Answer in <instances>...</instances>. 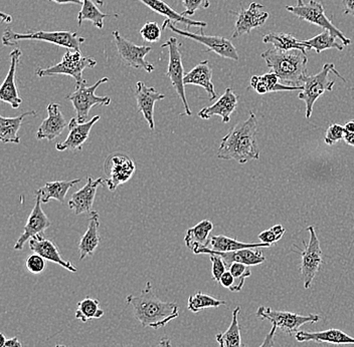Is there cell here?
<instances>
[{
  "label": "cell",
  "instance_id": "obj_1",
  "mask_svg": "<svg viewBox=\"0 0 354 347\" xmlns=\"http://www.w3.org/2000/svg\"><path fill=\"white\" fill-rule=\"evenodd\" d=\"M258 119L253 112L245 121H241L221 141L218 156L221 160H234L239 163H247L260 158L258 140Z\"/></svg>",
  "mask_w": 354,
  "mask_h": 347
},
{
  "label": "cell",
  "instance_id": "obj_2",
  "mask_svg": "<svg viewBox=\"0 0 354 347\" xmlns=\"http://www.w3.org/2000/svg\"><path fill=\"white\" fill-rule=\"evenodd\" d=\"M126 302L132 305L135 318L145 328L159 329L179 317L178 305L159 299L150 281L146 283L145 288L139 295H128Z\"/></svg>",
  "mask_w": 354,
  "mask_h": 347
},
{
  "label": "cell",
  "instance_id": "obj_3",
  "mask_svg": "<svg viewBox=\"0 0 354 347\" xmlns=\"http://www.w3.org/2000/svg\"><path fill=\"white\" fill-rule=\"evenodd\" d=\"M268 68L275 72L281 83L290 87H303L307 76L308 57L299 50L270 48L261 54Z\"/></svg>",
  "mask_w": 354,
  "mask_h": 347
},
{
  "label": "cell",
  "instance_id": "obj_4",
  "mask_svg": "<svg viewBox=\"0 0 354 347\" xmlns=\"http://www.w3.org/2000/svg\"><path fill=\"white\" fill-rule=\"evenodd\" d=\"M21 41H46L55 46L66 48V50H80L82 44L85 43V37H80L74 32H35L17 33L8 28L2 35L4 46H15Z\"/></svg>",
  "mask_w": 354,
  "mask_h": 347
},
{
  "label": "cell",
  "instance_id": "obj_5",
  "mask_svg": "<svg viewBox=\"0 0 354 347\" xmlns=\"http://www.w3.org/2000/svg\"><path fill=\"white\" fill-rule=\"evenodd\" d=\"M331 72H333L335 76L345 81V79H343L339 72L335 70V66L333 63H325L322 70L318 74L314 75V76H308L305 79L303 90L299 92L298 99L304 101L305 105H306V115H305V117L307 119L311 117L316 101L325 92H331L333 90L335 81L329 79V75Z\"/></svg>",
  "mask_w": 354,
  "mask_h": 347
},
{
  "label": "cell",
  "instance_id": "obj_6",
  "mask_svg": "<svg viewBox=\"0 0 354 347\" xmlns=\"http://www.w3.org/2000/svg\"><path fill=\"white\" fill-rule=\"evenodd\" d=\"M108 77H102L93 86H88L87 81L84 79L81 83H76V90L74 92L66 97L76 110V119L79 123H87L90 110L94 106H109L110 97L96 96L97 88L103 83H108Z\"/></svg>",
  "mask_w": 354,
  "mask_h": 347
},
{
  "label": "cell",
  "instance_id": "obj_7",
  "mask_svg": "<svg viewBox=\"0 0 354 347\" xmlns=\"http://www.w3.org/2000/svg\"><path fill=\"white\" fill-rule=\"evenodd\" d=\"M96 65V59L93 57H83L80 50H66L65 55L59 63L48 68H39L35 72V75L39 77L66 75V76L74 77L77 83L84 81V70L88 68H95Z\"/></svg>",
  "mask_w": 354,
  "mask_h": 347
},
{
  "label": "cell",
  "instance_id": "obj_8",
  "mask_svg": "<svg viewBox=\"0 0 354 347\" xmlns=\"http://www.w3.org/2000/svg\"><path fill=\"white\" fill-rule=\"evenodd\" d=\"M166 28L185 37V39H192L196 43L203 44L207 48V52H212L223 57V59H232L234 61H238L240 59L238 50L234 48L232 41L225 39V37H212V35L205 34L203 28H199V33H192L188 32V30H179L174 26V23L168 21L163 22L162 30H166Z\"/></svg>",
  "mask_w": 354,
  "mask_h": 347
},
{
  "label": "cell",
  "instance_id": "obj_9",
  "mask_svg": "<svg viewBox=\"0 0 354 347\" xmlns=\"http://www.w3.org/2000/svg\"><path fill=\"white\" fill-rule=\"evenodd\" d=\"M286 10L292 14L297 17L301 21L309 22V23L315 24L324 30H329L336 37L339 39L343 46H349L351 43V39L345 37L342 30H338L330 19L325 14L324 8L321 2L316 0H310L308 3L303 6H287Z\"/></svg>",
  "mask_w": 354,
  "mask_h": 347
},
{
  "label": "cell",
  "instance_id": "obj_10",
  "mask_svg": "<svg viewBox=\"0 0 354 347\" xmlns=\"http://www.w3.org/2000/svg\"><path fill=\"white\" fill-rule=\"evenodd\" d=\"M256 316L262 320H268L272 326L289 335L297 333L299 328L305 324H316L320 320V316L317 315H300L288 311L274 310L271 307L265 306L259 307Z\"/></svg>",
  "mask_w": 354,
  "mask_h": 347
},
{
  "label": "cell",
  "instance_id": "obj_11",
  "mask_svg": "<svg viewBox=\"0 0 354 347\" xmlns=\"http://www.w3.org/2000/svg\"><path fill=\"white\" fill-rule=\"evenodd\" d=\"M161 48H168V54H169V63H168L167 72L166 77H169L171 81L172 87L176 90L177 96L183 101V107H185V115L188 117L192 116V110H190L189 105L187 96H185V70H183V59H181V52L179 48L178 41L176 37H170L165 43L161 46Z\"/></svg>",
  "mask_w": 354,
  "mask_h": 347
},
{
  "label": "cell",
  "instance_id": "obj_12",
  "mask_svg": "<svg viewBox=\"0 0 354 347\" xmlns=\"http://www.w3.org/2000/svg\"><path fill=\"white\" fill-rule=\"evenodd\" d=\"M307 231L309 232V242L308 244L304 242L305 249L300 252L302 257L300 270L305 289L310 288L314 278L317 275L323 264L322 250H321L319 239L317 237L315 228L313 226H309Z\"/></svg>",
  "mask_w": 354,
  "mask_h": 347
},
{
  "label": "cell",
  "instance_id": "obj_13",
  "mask_svg": "<svg viewBox=\"0 0 354 347\" xmlns=\"http://www.w3.org/2000/svg\"><path fill=\"white\" fill-rule=\"evenodd\" d=\"M115 44H116L117 50H118L119 57L122 61L130 68L135 70H143L150 74L153 72L154 66L146 61V55L152 50L151 46H136L131 41L122 37L118 30L113 32Z\"/></svg>",
  "mask_w": 354,
  "mask_h": 347
},
{
  "label": "cell",
  "instance_id": "obj_14",
  "mask_svg": "<svg viewBox=\"0 0 354 347\" xmlns=\"http://www.w3.org/2000/svg\"><path fill=\"white\" fill-rule=\"evenodd\" d=\"M104 170L108 176L105 179L106 185L111 192H114L119 186L125 184L132 178L136 165L127 155L114 152L106 159Z\"/></svg>",
  "mask_w": 354,
  "mask_h": 347
},
{
  "label": "cell",
  "instance_id": "obj_15",
  "mask_svg": "<svg viewBox=\"0 0 354 347\" xmlns=\"http://www.w3.org/2000/svg\"><path fill=\"white\" fill-rule=\"evenodd\" d=\"M265 6L262 4L252 2L248 10H241L239 12H234L236 15L234 30L232 32V39L240 37L241 35L249 34L254 28H261L264 26L267 19H269V13L263 11Z\"/></svg>",
  "mask_w": 354,
  "mask_h": 347
},
{
  "label": "cell",
  "instance_id": "obj_16",
  "mask_svg": "<svg viewBox=\"0 0 354 347\" xmlns=\"http://www.w3.org/2000/svg\"><path fill=\"white\" fill-rule=\"evenodd\" d=\"M50 221L41 208V200L39 196H35V205L32 213L28 219L24 232L17 239L15 250L24 249V244L35 236L44 235V231L50 228Z\"/></svg>",
  "mask_w": 354,
  "mask_h": 347
},
{
  "label": "cell",
  "instance_id": "obj_17",
  "mask_svg": "<svg viewBox=\"0 0 354 347\" xmlns=\"http://www.w3.org/2000/svg\"><path fill=\"white\" fill-rule=\"evenodd\" d=\"M101 117H93L87 123H79L76 118L71 119L68 123V138L62 143H57L55 149L59 152L76 151L83 149L84 143L87 141L90 136L91 130L94 127L95 123L100 121Z\"/></svg>",
  "mask_w": 354,
  "mask_h": 347
},
{
  "label": "cell",
  "instance_id": "obj_18",
  "mask_svg": "<svg viewBox=\"0 0 354 347\" xmlns=\"http://www.w3.org/2000/svg\"><path fill=\"white\" fill-rule=\"evenodd\" d=\"M21 54L22 52L19 48H15L10 52V70H8V76L2 83L1 90H0V99H1V101L8 103L15 110L19 109L22 103L19 90H17V83H15L17 66H19Z\"/></svg>",
  "mask_w": 354,
  "mask_h": 347
},
{
  "label": "cell",
  "instance_id": "obj_19",
  "mask_svg": "<svg viewBox=\"0 0 354 347\" xmlns=\"http://www.w3.org/2000/svg\"><path fill=\"white\" fill-rule=\"evenodd\" d=\"M135 97H136L138 112H142L144 119H145L148 126H149V129L154 130L155 103H156V101L165 99V95L157 92L153 87H147L143 81H138L136 83Z\"/></svg>",
  "mask_w": 354,
  "mask_h": 347
},
{
  "label": "cell",
  "instance_id": "obj_20",
  "mask_svg": "<svg viewBox=\"0 0 354 347\" xmlns=\"http://www.w3.org/2000/svg\"><path fill=\"white\" fill-rule=\"evenodd\" d=\"M48 117L44 119L37 132V140L54 141L66 129V123L65 117L61 110V106L57 103H52L48 106Z\"/></svg>",
  "mask_w": 354,
  "mask_h": 347
},
{
  "label": "cell",
  "instance_id": "obj_21",
  "mask_svg": "<svg viewBox=\"0 0 354 347\" xmlns=\"http://www.w3.org/2000/svg\"><path fill=\"white\" fill-rule=\"evenodd\" d=\"M105 183L103 178L94 179L92 177H88L87 183L79 191L75 192L68 201V207L74 211L76 215H82L84 213H91L92 212L93 204H94L95 197H96L97 190L100 186Z\"/></svg>",
  "mask_w": 354,
  "mask_h": 347
},
{
  "label": "cell",
  "instance_id": "obj_22",
  "mask_svg": "<svg viewBox=\"0 0 354 347\" xmlns=\"http://www.w3.org/2000/svg\"><path fill=\"white\" fill-rule=\"evenodd\" d=\"M238 96L232 88H227L214 105L203 108L199 110L198 117L203 119H209L214 116H220L223 123H227L231 121L232 112L238 106Z\"/></svg>",
  "mask_w": 354,
  "mask_h": 347
},
{
  "label": "cell",
  "instance_id": "obj_23",
  "mask_svg": "<svg viewBox=\"0 0 354 347\" xmlns=\"http://www.w3.org/2000/svg\"><path fill=\"white\" fill-rule=\"evenodd\" d=\"M30 248L35 254H39L44 259L55 264L61 265L66 270L76 273L77 267H75L70 261H66L62 257L57 245L50 239H46L44 235L35 236L28 241Z\"/></svg>",
  "mask_w": 354,
  "mask_h": 347
},
{
  "label": "cell",
  "instance_id": "obj_24",
  "mask_svg": "<svg viewBox=\"0 0 354 347\" xmlns=\"http://www.w3.org/2000/svg\"><path fill=\"white\" fill-rule=\"evenodd\" d=\"M296 340L299 342L314 341L317 344H331L342 346V344H354V337L343 333L340 329H327L317 333H307L298 331L295 335Z\"/></svg>",
  "mask_w": 354,
  "mask_h": 347
},
{
  "label": "cell",
  "instance_id": "obj_25",
  "mask_svg": "<svg viewBox=\"0 0 354 347\" xmlns=\"http://www.w3.org/2000/svg\"><path fill=\"white\" fill-rule=\"evenodd\" d=\"M212 79V70L209 61H203L185 74L183 83L185 86L194 85L205 88L209 95V101H214L216 99V92Z\"/></svg>",
  "mask_w": 354,
  "mask_h": 347
},
{
  "label": "cell",
  "instance_id": "obj_26",
  "mask_svg": "<svg viewBox=\"0 0 354 347\" xmlns=\"http://www.w3.org/2000/svg\"><path fill=\"white\" fill-rule=\"evenodd\" d=\"M216 253L220 255L227 265V270L232 263H243L247 266H256L265 262L266 258L262 251L258 248H247L232 252H214L203 250L201 254Z\"/></svg>",
  "mask_w": 354,
  "mask_h": 347
},
{
  "label": "cell",
  "instance_id": "obj_27",
  "mask_svg": "<svg viewBox=\"0 0 354 347\" xmlns=\"http://www.w3.org/2000/svg\"><path fill=\"white\" fill-rule=\"evenodd\" d=\"M212 229H214V224L212 221L203 220L196 226L187 230L185 242L188 248L192 250L196 255H199L201 250L207 248Z\"/></svg>",
  "mask_w": 354,
  "mask_h": 347
},
{
  "label": "cell",
  "instance_id": "obj_28",
  "mask_svg": "<svg viewBox=\"0 0 354 347\" xmlns=\"http://www.w3.org/2000/svg\"><path fill=\"white\" fill-rule=\"evenodd\" d=\"M87 231L79 243L80 260H84L88 256H93L95 250L98 248L100 244V220L99 214L96 211L91 212Z\"/></svg>",
  "mask_w": 354,
  "mask_h": 347
},
{
  "label": "cell",
  "instance_id": "obj_29",
  "mask_svg": "<svg viewBox=\"0 0 354 347\" xmlns=\"http://www.w3.org/2000/svg\"><path fill=\"white\" fill-rule=\"evenodd\" d=\"M141 3L145 4L147 8L158 13V14L163 15L166 17L165 21L172 22V23H183L187 26V30H189L190 26H196V28H203L207 26L205 21H192L188 19L185 15L176 12V10H172L167 3H165L162 0H138Z\"/></svg>",
  "mask_w": 354,
  "mask_h": 347
},
{
  "label": "cell",
  "instance_id": "obj_30",
  "mask_svg": "<svg viewBox=\"0 0 354 347\" xmlns=\"http://www.w3.org/2000/svg\"><path fill=\"white\" fill-rule=\"evenodd\" d=\"M82 179H75L72 181H54L48 182L41 189L35 192V196H39L41 203L46 204L50 200H57L59 203L65 202L66 194L71 188L81 182Z\"/></svg>",
  "mask_w": 354,
  "mask_h": 347
},
{
  "label": "cell",
  "instance_id": "obj_31",
  "mask_svg": "<svg viewBox=\"0 0 354 347\" xmlns=\"http://www.w3.org/2000/svg\"><path fill=\"white\" fill-rule=\"evenodd\" d=\"M278 76L274 72H267L263 76L252 77L250 88H254L259 95H266L268 92H290V90H302L303 87H290L283 83H279Z\"/></svg>",
  "mask_w": 354,
  "mask_h": 347
},
{
  "label": "cell",
  "instance_id": "obj_32",
  "mask_svg": "<svg viewBox=\"0 0 354 347\" xmlns=\"http://www.w3.org/2000/svg\"><path fill=\"white\" fill-rule=\"evenodd\" d=\"M261 247H271V245L262 242L243 243L236 240V239L227 237V236L225 235H212L210 236L207 248L203 250H209V251L214 252H232L247 248H261Z\"/></svg>",
  "mask_w": 354,
  "mask_h": 347
},
{
  "label": "cell",
  "instance_id": "obj_33",
  "mask_svg": "<svg viewBox=\"0 0 354 347\" xmlns=\"http://www.w3.org/2000/svg\"><path fill=\"white\" fill-rule=\"evenodd\" d=\"M28 116H37V112L30 110V112H24L21 116L15 117V118L0 117V140L2 143H21L19 130L21 129L24 118Z\"/></svg>",
  "mask_w": 354,
  "mask_h": 347
},
{
  "label": "cell",
  "instance_id": "obj_34",
  "mask_svg": "<svg viewBox=\"0 0 354 347\" xmlns=\"http://www.w3.org/2000/svg\"><path fill=\"white\" fill-rule=\"evenodd\" d=\"M241 307L238 306L232 311V318L229 328L223 333L216 335V342L220 347H243L241 326L239 324V313Z\"/></svg>",
  "mask_w": 354,
  "mask_h": 347
},
{
  "label": "cell",
  "instance_id": "obj_35",
  "mask_svg": "<svg viewBox=\"0 0 354 347\" xmlns=\"http://www.w3.org/2000/svg\"><path fill=\"white\" fill-rule=\"evenodd\" d=\"M263 43L272 44L277 50H299L306 52L307 48L301 41H298L294 35L286 32H270L263 37Z\"/></svg>",
  "mask_w": 354,
  "mask_h": 347
},
{
  "label": "cell",
  "instance_id": "obj_36",
  "mask_svg": "<svg viewBox=\"0 0 354 347\" xmlns=\"http://www.w3.org/2000/svg\"><path fill=\"white\" fill-rule=\"evenodd\" d=\"M301 41L306 46L307 50H314L316 54H321L324 50H331V48H335V50L342 52L344 48L343 43L336 41V37L329 30H323V32L316 37L310 39H303Z\"/></svg>",
  "mask_w": 354,
  "mask_h": 347
},
{
  "label": "cell",
  "instance_id": "obj_37",
  "mask_svg": "<svg viewBox=\"0 0 354 347\" xmlns=\"http://www.w3.org/2000/svg\"><path fill=\"white\" fill-rule=\"evenodd\" d=\"M111 17L112 14L102 12L92 0H83L82 10L77 14V23L81 26L82 22L88 21L92 22L97 28L102 30L104 28V19Z\"/></svg>",
  "mask_w": 354,
  "mask_h": 347
},
{
  "label": "cell",
  "instance_id": "obj_38",
  "mask_svg": "<svg viewBox=\"0 0 354 347\" xmlns=\"http://www.w3.org/2000/svg\"><path fill=\"white\" fill-rule=\"evenodd\" d=\"M105 315V311L100 308V301L95 298L86 297L85 299L77 302L76 311L77 319L88 322L92 319H100Z\"/></svg>",
  "mask_w": 354,
  "mask_h": 347
},
{
  "label": "cell",
  "instance_id": "obj_39",
  "mask_svg": "<svg viewBox=\"0 0 354 347\" xmlns=\"http://www.w3.org/2000/svg\"><path fill=\"white\" fill-rule=\"evenodd\" d=\"M225 304H227L225 300L216 299L209 294L198 291L188 298L187 308L192 313H198L203 309L218 308V307Z\"/></svg>",
  "mask_w": 354,
  "mask_h": 347
},
{
  "label": "cell",
  "instance_id": "obj_40",
  "mask_svg": "<svg viewBox=\"0 0 354 347\" xmlns=\"http://www.w3.org/2000/svg\"><path fill=\"white\" fill-rule=\"evenodd\" d=\"M229 271L231 272L236 283L234 287L231 289L232 293H240L242 290L243 285H245V279L252 275V272L250 270V266L243 264V263H232L230 266Z\"/></svg>",
  "mask_w": 354,
  "mask_h": 347
},
{
  "label": "cell",
  "instance_id": "obj_41",
  "mask_svg": "<svg viewBox=\"0 0 354 347\" xmlns=\"http://www.w3.org/2000/svg\"><path fill=\"white\" fill-rule=\"evenodd\" d=\"M161 32H162V28H160L156 22L148 21L141 28L140 35L146 43H154L161 39Z\"/></svg>",
  "mask_w": 354,
  "mask_h": 347
},
{
  "label": "cell",
  "instance_id": "obj_42",
  "mask_svg": "<svg viewBox=\"0 0 354 347\" xmlns=\"http://www.w3.org/2000/svg\"><path fill=\"white\" fill-rule=\"evenodd\" d=\"M285 231L286 230L282 225H276V226L272 227L271 229L266 230V231L259 234V239H260L261 242L272 246L274 243H276L277 241L280 240L284 236Z\"/></svg>",
  "mask_w": 354,
  "mask_h": 347
},
{
  "label": "cell",
  "instance_id": "obj_43",
  "mask_svg": "<svg viewBox=\"0 0 354 347\" xmlns=\"http://www.w3.org/2000/svg\"><path fill=\"white\" fill-rule=\"evenodd\" d=\"M209 255L212 264V278H214V281L220 282L221 276L227 270V265H225L223 258L218 255V254L209 253Z\"/></svg>",
  "mask_w": 354,
  "mask_h": 347
},
{
  "label": "cell",
  "instance_id": "obj_44",
  "mask_svg": "<svg viewBox=\"0 0 354 347\" xmlns=\"http://www.w3.org/2000/svg\"><path fill=\"white\" fill-rule=\"evenodd\" d=\"M183 6H185V11L181 14L185 17L194 15L199 10H205L209 8V0H181Z\"/></svg>",
  "mask_w": 354,
  "mask_h": 347
},
{
  "label": "cell",
  "instance_id": "obj_45",
  "mask_svg": "<svg viewBox=\"0 0 354 347\" xmlns=\"http://www.w3.org/2000/svg\"><path fill=\"white\" fill-rule=\"evenodd\" d=\"M344 127L338 123H333L327 129L326 136L324 138L325 143L329 146L335 145L336 143L344 138Z\"/></svg>",
  "mask_w": 354,
  "mask_h": 347
},
{
  "label": "cell",
  "instance_id": "obj_46",
  "mask_svg": "<svg viewBox=\"0 0 354 347\" xmlns=\"http://www.w3.org/2000/svg\"><path fill=\"white\" fill-rule=\"evenodd\" d=\"M26 266L28 270L32 274L43 273L46 268V259L39 254H32L26 261Z\"/></svg>",
  "mask_w": 354,
  "mask_h": 347
},
{
  "label": "cell",
  "instance_id": "obj_47",
  "mask_svg": "<svg viewBox=\"0 0 354 347\" xmlns=\"http://www.w3.org/2000/svg\"><path fill=\"white\" fill-rule=\"evenodd\" d=\"M220 283L221 286L225 287V288H229L231 290L232 287H234V283H236V279H234L231 272L225 271L221 277Z\"/></svg>",
  "mask_w": 354,
  "mask_h": 347
},
{
  "label": "cell",
  "instance_id": "obj_48",
  "mask_svg": "<svg viewBox=\"0 0 354 347\" xmlns=\"http://www.w3.org/2000/svg\"><path fill=\"white\" fill-rule=\"evenodd\" d=\"M277 327H272L271 331L266 335L264 341L261 344L260 347H274L275 346V335H276ZM243 347H247L243 346Z\"/></svg>",
  "mask_w": 354,
  "mask_h": 347
},
{
  "label": "cell",
  "instance_id": "obj_49",
  "mask_svg": "<svg viewBox=\"0 0 354 347\" xmlns=\"http://www.w3.org/2000/svg\"><path fill=\"white\" fill-rule=\"evenodd\" d=\"M344 14L353 15L354 17V0H342Z\"/></svg>",
  "mask_w": 354,
  "mask_h": 347
},
{
  "label": "cell",
  "instance_id": "obj_50",
  "mask_svg": "<svg viewBox=\"0 0 354 347\" xmlns=\"http://www.w3.org/2000/svg\"><path fill=\"white\" fill-rule=\"evenodd\" d=\"M2 347H22V344L19 338L13 337L6 340V344Z\"/></svg>",
  "mask_w": 354,
  "mask_h": 347
},
{
  "label": "cell",
  "instance_id": "obj_51",
  "mask_svg": "<svg viewBox=\"0 0 354 347\" xmlns=\"http://www.w3.org/2000/svg\"><path fill=\"white\" fill-rule=\"evenodd\" d=\"M52 1H54L55 3L57 4H77V6H80V4H83V0H52Z\"/></svg>",
  "mask_w": 354,
  "mask_h": 347
},
{
  "label": "cell",
  "instance_id": "obj_52",
  "mask_svg": "<svg viewBox=\"0 0 354 347\" xmlns=\"http://www.w3.org/2000/svg\"><path fill=\"white\" fill-rule=\"evenodd\" d=\"M344 130L345 134H354V119L345 123Z\"/></svg>",
  "mask_w": 354,
  "mask_h": 347
},
{
  "label": "cell",
  "instance_id": "obj_53",
  "mask_svg": "<svg viewBox=\"0 0 354 347\" xmlns=\"http://www.w3.org/2000/svg\"><path fill=\"white\" fill-rule=\"evenodd\" d=\"M343 140H344L347 145L353 146V147H354V134H347L346 132V134L344 135Z\"/></svg>",
  "mask_w": 354,
  "mask_h": 347
},
{
  "label": "cell",
  "instance_id": "obj_54",
  "mask_svg": "<svg viewBox=\"0 0 354 347\" xmlns=\"http://www.w3.org/2000/svg\"><path fill=\"white\" fill-rule=\"evenodd\" d=\"M156 347H171V341L168 338H162Z\"/></svg>",
  "mask_w": 354,
  "mask_h": 347
},
{
  "label": "cell",
  "instance_id": "obj_55",
  "mask_svg": "<svg viewBox=\"0 0 354 347\" xmlns=\"http://www.w3.org/2000/svg\"><path fill=\"white\" fill-rule=\"evenodd\" d=\"M1 19L3 22H8V23H10L11 21H12V19H11L10 15L6 14V13L1 12Z\"/></svg>",
  "mask_w": 354,
  "mask_h": 347
},
{
  "label": "cell",
  "instance_id": "obj_56",
  "mask_svg": "<svg viewBox=\"0 0 354 347\" xmlns=\"http://www.w3.org/2000/svg\"><path fill=\"white\" fill-rule=\"evenodd\" d=\"M0 337H1V341H0V347H2L4 346V344H6V335H3V333H0Z\"/></svg>",
  "mask_w": 354,
  "mask_h": 347
},
{
  "label": "cell",
  "instance_id": "obj_57",
  "mask_svg": "<svg viewBox=\"0 0 354 347\" xmlns=\"http://www.w3.org/2000/svg\"><path fill=\"white\" fill-rule=\"evenodd\" d=\"M97 3L99 4V6H103L104 1L103 0H96Z\"/></svg>",
  "mask_w": 354,
  "mask_h": 347
},
{
  "label": "cell",
  "instance_id": "obj_58",
  "mask_svg": "<svg viewBox=\"0 0 354 347\" xmlns=\"http://www.w3.org/2000/svg\"><path fill=\"white\" fill-rule=\"evenodd\" d=\"M297 6H303V0H297Z\"/></svg>",
  "mask_w": 354,
  "mask_h": 347
},
{
  "label": "cell",
  "instance_id": "obj_59",
  "mask_svg": "<svg viewBox=\"0 0 354 347\" xmlns=\"http://www.w3.org/2000/svg\"><path fill=\"white\" fill-rule=\"evenodd\" d=\"M55 347H68V346H64V344H57V346H55Z\"/></svg>",
  "mask_w": 354,
  "mask_h": 347
},
{
  "label": "cell",
  "instance_id": "obj_60",
  "mask_svg": "<svg viewBox=\"0 0 354 347\" xmlns=\"http://www.w3.org/2000/svg\"><path fill=\"white\" fill-rule=\"evenodd\" d=\"M353 228H354V227H353Z\"/></svg>",
  "mask_w": 354,
  "mask_h": 347
}]
</instances>
